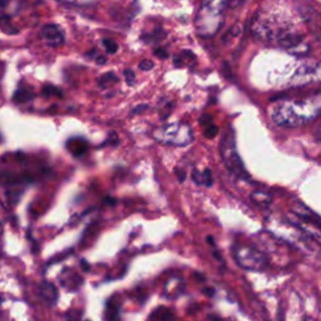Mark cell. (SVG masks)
I'll use <instances>...</instances> for the list:
<instances>
[{
	"label": "cell",
	"mask_w": 321,
	"mask_h": 321,
	"mask_svg": "<svg viewBox=\"0 0 321 321\" xmlns=\"http://www.w3.org/2000/svg\"><path fill=\"white\" fill-rule=\"evenodd\" d=\"M271 118L281 127H300L321 115V92L281 98L271 107Z\"/></svg>",
	"instance_id": "obj_1"
},
{
	"label": "cell",
	"mask_w": 321,
	"mask_h": 321,
	"mask_svg": "<svg viewBox=\"0 0 321 321\" xmlns=\"http://www.w3.org/2000/svg\"><path fill=\"white\" fill-rule=\"evenodd\" d=\"M227 0H205L195 19V29L200 37H214L223 24V11Z\"/></svg>",
	"instance_id": "obj_2"
},
{
	"label": "cell",
	"mask_w": 321,
	"mask_h": 321,
	"mask_svg": "<svg viewBox=\"0 0 321 321\" xmlns=\"http://www.w3.org/2000/svg\"><path fill=\"white\" fill-rule=\"evenodd\" d=\"M153 137L156 141L163 144L182 147L194 141V132L187 123L171 122L156 128Z\"/></svg>",
	"instance_id": "obj_3"
},
{
	"label": "cell",
	"mask_w": 321,
	"mask_h": 321,
	"mask_svg": "<svg viewBox=\"0 0 321 321\" xmlns=\"http://www.w3.org/2000/svg\"><path fill=\"white\" fill-rule=\"evenodd\" d=\"M219 153H221V158L226 168L232 175L238 178H247V172L243 167V163L238 156L237 148H236L235 132L232 128H228L222 136L221 142H219Z\"/></svg>",
	"instance_id": "obj_4"
},
{
	"label": "cell",
	"mask_w": 321,
	"mask_h": 321,
	"mask_svg": "<svg viewBox=\"0 0 321 321\" xmlns=\"http://www.w3.org/2000/svg\"><path fill=\"white\" fill-rule=\"evenodd\" d=\"M232 257L236 264L246 271H262L269 264L267 256L251 245L235 243L232 246Z\"/></svg>",
	"instance_id": "obj_5"
},
{
	"label": "cell",
	"mask_w": 321,
	"mask_h": 321,
	"mask_svg": "<svg viewBox=\"0 0 321 321\" xmlns=\"http://www.w3.org/2000/svg\"><path fill=\"white\" fill-rule=\"evenodd\" d=\"M276 44L294 55H306L310 50V47L303 38V35L296 33L293 29L285 31L284 34L280 35L279 39L276 40Z\"/></svg>",
	"instance_id": "obj_6"
},
{
	"label": "cell",
	"mask_w": 321,
	"mask_h": 321,
	"mask_svg": "<svg viewBox=\"0 0 321 321\" xmlns=\"http://www.w3.org/2000/svg\"><path fill=\"white\" fill-rule=\"evenodd\" d=\"M321 83V62L304 63L291 77L294 86H305L309 83Z\"/></svg>",
	"instance_id": "obj_7"
},
{
	"label": "cell",
	"mask_w": 321,
	"mask_h": 321,
	"mask_svg": "<svg viewBox=\"0 0 321 321\" xmlns=\"http://www.w3.org/2000/svg\"><path fill=\"white\" fill-rule=\"evenodd\" d=\"M295 6L299 14L303 18L304 23L309 26L314 33L321 31V14L314 8L310 0H295Z\"/></svg>",
	"instance_id": "obj_8"
},
{
	"label": "cell",
	"mask_w": 321,
	"mask_h": 321,
	"mask_svg": "<svg viewBox=\"0 0 321 321\" xmlns=\"http://www.w3.org/2000/svg\"><path fill=\"white\" fill-rule=\"evenodd\" d=\"M40 37L49 47H59L64 43V35L60 28L55 24H47L40 31Z\"/></svg>",
	"instance_id": "obj_9"
},
{
	"label": "cell",
	"mask_w": 321,
	"mask_h": 321,
	"mask_svg": "<svg viewBox=\"0 0 321 321\" xmlns=\"http://www.w3.org/2000/svg\"><path fill=\"white\" fill-rule=\"evenodd\" d=\"M39 294L48 304L54 305L58 300V290L57 287L50 282H43L39 287Z\"/></svg>",
	"instance_id": "obj_10"
},
{
	"label": "cell",
	"mask_w": 321,
	"mask_h": 321,
	"mask_svg": "<svg viewBox=\"0 0 321 321\" xmlns=\"http://www.w3.org/2000/svg\"><path fill=\"white\" fill-rule=\"evenodd\" d=\"M67 148L76 157L82 156L88 149V143L83 138H71L67 142Z\"/></svg>",
	"instance_id": "obj_11"
},
{
	"label": "cell",
	"mask_w": 321,
	"mask_h": 321,
	"mask_svg": "<svg viewBox=\"0 0 321 321\" xmlns=\"http://www.w3.org/2000/svg\"><path fill=\"white\" fill-rule=\"evenodd\" d=\"M192 180L194 182H196L197 185L206 186V187H211L212 183H214V180H212L211 171L205 170L202 172H200L199 170L192 171Z\"/></svg>",
	"instance_id": "obj_12"
},
{
	"label": "cell",
	"mask_w": 321,
	"mask_h": 321,
	"mask_svg": "<svg viewBox=\"0 0 321 321\" xmlns=\"http://www.w3.org/2000/svg\"><path fill=\"white\" fill-rule=\"evenodd\" d=\"M251 199H252V201L255 202V204L262 205V206H266V205H269L272 200L271 196H270L269 194H266V192H262V191H255V192H252V195H251Z\"/></svg>",
	"instance_id": "obj_13"
},
{
	"label": "cell",
	"mask_w": 321,
	"mask_h": 321,
	"mask_svg": "<svg viewBox=\"0 0 321 321\" xmlns=\"http://www.w3.org/2000/svg\"><path fill=\"white\" fill-rule=\"evenodd\" d=\"M0 29L4 31V33H8V34H15L18 33V29H15L11 24V20L9 16L1 15L0 16Z\"/></svg>",
	"instance_id": "obj_14"
},
{
	"label": "cell",
	"mask_w": 321,
	"mask_h": 321,
	"mask_svg": "<svg viewBox=\"0 0 321 321\" xmlns=\"http://www.w3.org/2000/svg\"><path fill=\"white\" fill-rule=\"evenodd\" d=\"M33 100V93L25 89H19L14 93V102L16 103H25Z\"/></svg>",
	"instance_id": "obj_15"
},
{
	"label": "cell",
	"mask_w": 321,
	"mask_h": 321,
	"mask_svg": "<svg viewBox=\"0 0 321 321\" xmlns=\"http://www.w3.org/2000/svg\"><path fill=\"white\" fill-rule=\"evenodd\" d=\"M117 82H118V78L113 73H106L98 79V84H100V87H102V88L112 86L113 83H117Z\"/></svg>",
	"instance_id": "obj_16"
},
{
	"label": "cell",
	"mask_w": 321,
	"mask_h": 321,
	"mask_svg": "<svg viewBox=\"0 0 321 321\" xmlns=\"http://www.w3.org/2000/svg\"><path fill=\"white\" fill-rule=\"evenodd\" d=\"M118 316V306L113 305V304H108L107 309H106V319L107 321H113Z\"/></svg>",
	"instance_id": "obj_17"
},
{
	"label": "cell",
	"mask_w": 321,
	"mask_h": 321,
	"mask_svg": "<svg viewBox=\"0 0 321 321\" xmlns=\"http://www.w3.org/2000/svg\"><path fill=\"white\" fill-rule=\"evenodd\" d=\"M103 45H105L106 50H107V52L109 53V54H114V53H117L118 44L114 42V40L105 39V40H103Z\"/></svg>",
	"instance_id": "obj_18"
},
{
	"label": "cell",
	"mask_w": 321,
	"mask_h": 321,
	"mask_svg": "<svg viewBox=\"0 0 321 321\" xmlns=\"http://www.w3.org/2000/svg\"><path fill=\"white\" fill-rule=\"evenodd\" d=\"M217 133H218V128H217L214 123L210 124L209 127H206V129H205V136H206L207 138H214Z\"/></svg>",
	"instance_id": "obj_19"
},
{
	"label": "cell",
	"mask_w": 321,
	"mask_h": 321,
	"mask_svg": "<svg viewBox=\"0 0 321 321\" xmlns=\"http://www.w3.org/2000/svg\"><path fill=\"white\" fill-rule=\"evenodd\" d=\"M43 92H44V94H47V96H57V97H62V91L55 88V87L53 86H47Z\"/></svg>",
	"instance_id": "obj_20"
},
{
	"label": "cell",
	"mask_w": 321,
	"mask_h": 321,
	"mask_svg": "<svg viewBox=\"0 0 321 321\" xmlns=\"http://www.w3.org/2000/svg\"><path fill=\"white\" fill-rule=\"evenodd\" d=\"M124 78L128 86H133V84L136 83V76H134V73L131 71V69H125Z\"/></svg>",
	"instance_id": "obj_21"
},
{
	"label": "cell",
	"mask_w": 321,
	"mask_h": 321,
	"mask_svg": "<svg viewBox=\"0 0 321 321\" xmlns=\"http://www.w3.org/2000/svg\"><path fill=\"white\" fill-rule=\"evenodd\" d=\"M154 67V63L152 62L151 59H143L141 63H139V69H142V71H151V69H153Z\"/></svg>",
	"instance_id": "obj_22"
},
{
	"label": "cell",
	"mask_w": 321,
	"mask_h": 321,
	"mask_svg": "<svg viewBox=\"0 0 321 321\" xmlns=\"http://www.w3.org/2000/svg\"><path fill=\"white\" fill-rule=\"evenodd\" d=\"M243 3H245V0H227L226 5H227L230 9H236L238 8V6L242 5Z\"/></svg>",
	"instance_id": "obj_23"
},
{
	"label": "cell",
	"mask_w": 321,
	"mask_h": 321,
	"mask_svg": "<svg viewBox=\"0 0 321 321\" xmlns=\"http://www.w3.org/2000/svg\"><path fill=\"white\" fill-rule=\"evenodd\" d=\"M200 123H201L202 127H209L210 124H212V118L210 117L209 114H204L201 117V119H200Z\"/></svg>",
	"instance_id": "obj_24"
},
{
	"label": "cell",
	"mask_w": 321,
	"mask_h": 321,
	"mask_svg": "<svg viewBox=\"0 0 321 321\" xmlns=\"http://www.w3.org/2000/svg\"><path fill=\"white\" fill-rule=\"evenodd\" d=\"M175 172H176V175H177V177H178V180H180V182H183V181H185V178H186V173L183 172V171H181L180 168H176Z\"/></svg>",
	"instance_id": "obj_25"
},
{
	"label": "cell",
	"mask_w": 321,
	"mask_h": 321,
	"mask_svg": "<svg viewBox=\"0 0 321 321\" xmlns=\"http://www.w3.org/2000/svg\"><path fill=\"white\" fill-rule=\"evenodd\" d=\"M154 54L157 55V57H159V58H167V52H166V50H163V49H156L154 50Z\"/></svg>",
	"instance_id": "obj_26"
},
{
	"label": "cell",
	"mask_w": 321,
	"mask_h": 321,
	"mask_svg": "<svg viewBox=\"0 0 321 321\" xmlns=\"http://www.w3.org/2000/svg\"><path fill=\"white\" fill-rule=\"evenodd\" d=\"M144 109H147V106L146 105H141V106H138V107H136L133 110H132V114H137V113H141V112H143Z\"/></svg>",
	"instance_id": "obj_27"
},
{
	"label": "cell",
	"mask_w": 321,
	"mask_h": 321,
	"mask_svg": "<svg viewBox=\"0 0 321 321\" xmlns=\"http://www.w3.org/2000/svg\"><path fill=\"white\" fill-rule=\"evenodd\" d=\"M315 137H316V139H319V141H321V123H320V124H319L318 129H316V131H315Z\"/></svg>",
	"instance_id": "obj_28"
},
{
	"label": "cell",
	"mask_w": 321,
	"mask_h": 321,
	"mask_svg": "<svg viewBox=\"0 0 321 321\" xmlns=\"http://www.w3.org/2000/svg\"><path fill=\"white\" fill-rule=\"evenodd\" d=\"M205 294H206L207 296H214V290L212 289V287H209V289H205Z\"/></svg>",
	"instance_id": "obj_29"
},
{
	"label": "cell",
	"mask_w": 321,
	"mask_h": 321,
	"mask_svg": "<svg viewBox=\"0 0 321 321\" xmlns=\"http://www.w3.org/2000/svg\"><path fill=\"white\" fill-rule=\"evenodd\" d=\"M96 62H97L98 64H105V63L107 62V59H106L105 57H101V55H100V57H97V59H96Z\"/></svg>",
	"instance_id": "obj_30"
},
{
	"label": "cell",
	"mask_w": 321,
	"mask_h": 321,
	"mask_svg": "<svg viewBox=\"0 0 321 321\" xmlns=\"http://www.w3.org/2000/svg\"><path fill=\"white\" fill-rule=\"evenodd\" d=\"M207 241H209V243H211V245H214V241L212 236H209V237H207Z\"/></svg>",
	"instance_id": "obj_31"
},
{
	"label": "cell",
	"mask_w": 321,
	"mask_h": 321,
	"mask_svg": "<svg viewBox=\"0 0 321 321\" xmlns=\"http://www.w3.org/2000/svg\"><path fill=\"white\" fill-rule=\"evenodd\" d=\"M9 0H0V6H5Z\"/></svg>",
	"instance_id": "obj_32"
},
{
	"label": "cell",
	"mask_w": 321,
	"mask_h": 321,
	"mask_svg": "<svg viewBox=\"0 0 321 321\" xmlns=\"http://www.w3.org/2000/svg\"><path fill=\"white\" fill-rule=\"evenodd\" d=\"M82 265H83V266H84V269H86V270H87V271H88V269H89V267H88V265H87V264H86V262H84V260H82Z\"/></svg>",
	"instance_id": "obj_33"
},
{
	"label": "cell",
	"mask_w": 321,
	"mask_h": 321,
	"mask_svg": "<svg viewBox=\"0 0 321 321\" xmlns=\"http://www.w3.org/2000/svg\"><path fill=\"white\" fill-rule=\"evenodd\" d=\"M1 233H3V227H1V224H0V237H1Z\"/></svg>",
	"instance_id": "obj_34"
},
{
	"label": "cell",
	"mask_w": 321,
	"mask_h": 321,
	"mask_svg": "<svg viewBox=\"0 0 321 321\" xmlns=\"http://www.w3.org/2000/svg\"><path fill=\"white\" fill-rule=\"evenodd\" d=\"M1 301H3V299H1V298H0V304H1Z\"/></svg>",
	"instance_id": "obj_35"
},
{
	"label": "cell",
	"mask_w": 321,
	"mask_h": 321,
	"mask_svg": "<svg viewBox=\"0 0 321 321\" xmlns=\"http://www.w3.org/2000/svg\"><path fill=\"white\" fill-rule=\"evenodd\" d=\"M69 321H72V320H69Z\"/></svg>",
	"instance_id": "obj_36"
},
{
	"label": "cell",
	"mask_w": 321,
	"mask_h": 321,
	"mask_svg": "<svg viewBox=\"0 0 321 321\" xmlns=\"http://www.w3.org/2000/svg\"><path fill=\"white\" fill-rule=\"evenodd\" d=\"M87 321H89V320H87Z\"/></svg>",
	"instance_id": "obj_37"
}]
</instances>
